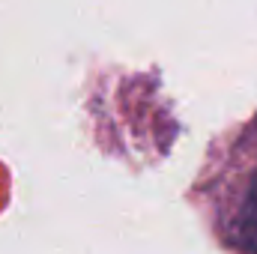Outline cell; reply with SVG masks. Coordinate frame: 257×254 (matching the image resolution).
Wrapping results in <instances>:
<instances>
[{"mask_svg": "<svg viewBox=\"0 0 257 254\" xmlns=\"http://www.w3.org/2000/svg\"><path fill=\"white\" fill-rule=\"evenodd\" d=\"M189 200L221 251L257 254V114L209 144Z\"/></svg>", "mask_w": 257, "mask_h": 254, "instance_id": "cell-1", "label": "cell"}]
</instances>
